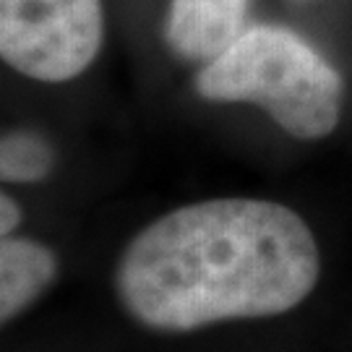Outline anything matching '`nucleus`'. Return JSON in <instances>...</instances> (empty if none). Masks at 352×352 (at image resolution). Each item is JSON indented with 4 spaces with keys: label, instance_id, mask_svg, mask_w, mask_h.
<instances>
[{
    "label": "nucleus",
    "instance_id": "nucleus-7",
    "mask_svg": "<svg viewBox=\"0 0 352 352\" xmlns=\"http://www.w3.org/2000/svg\"><path fill=\"white\" fill-rule=\"evenodd\" d=\"M19 219H21V209L19 204L13 201L11 196H0V230H3V238H11V232L19 227Z\"/></svg>",
    "mask_w": 352,
    "mask_h": 352
},
{
    "label": "nucleus",
    "instance_id": "nucleus-2",
    "mask_svg": "<svg viewBox=\"0 0 352 352\" xmlns=\"http://www.w3.org/2000/svg\"><path fill=\"white\" fill-rule=\"evenodd\" d=\"M196 91L209 102H248L295 139H324L342 113V78L300 34L251 26L222 55L204 63Z\"/></svg>",
    "mask_w": 352,
    "mask_h": 352
},
{
    "label": "nucleus",
    "instance_id": "nucleus-6",
    "mask_svg": "<svg viewBox=\"0 0 352 352\" xmlns=\"http://www.w3.org/2000/svg\"><path fill=\"white\" fill-rule=\"evenodd\" d=\"M52 146L39 133L16 131L0 141V175L8 183H37L52 170Z\"/></svg>",
    "mask_w": 352,
    "mask_h": 352
},
{
    "label": "nucleus",
    "instance_id": "nucleus-4",
    "mask_svg": "<svg viewBox=\"0 0 352 352\" xmlns=\"http://www.w3.org/2000/svg\"><path fill=\"white\" fill-rule=\"evenodd\" d=\"M248 0H170L164 37L186 60L209 63L245 32Z\"/></svg>",
    "mask_w": 352,
    "mask_h": 352
},
{
    "label": "nucleus",
    "instance_id": "nucleus-1",
    "mask_svg": "<svg viewBox=\"0 0 352 352\" xmlns=\"http://www.w3.org/2000/svg\"><path fill=\"white\" fill-rule=\"evenodd\" d=\"M321 274L308 222L266 199H209L157 217L126 245L115 289L157 331L266 318L300 305Z\"/></svg>",
    "mask_w": 352,
    "mask_h": 352
},
{
    "label": "nucleus",
    "instance_id": "nucleus-3",
    "mask_svg": "<svg viewBox=\"0 0 352 352\" xmlns=\"http://www.w3.org/2000/svg\"><path fill=\"white\" fill-rule=\"evenodd\" d=\"M102 0H0V55L37 81L84 74L102 47Z\"/></svg>",
    "mask_w": 352,
    "mask_h": 352
},
{
    "label": "nucleus",
    "instance_id": "nucleus-5",
    "mask_svg": "<svg viewBox=\"0 0 352 352\" xmlns=\"http://www.w3.org/2000/svg\"><path fill=\"white\" fill-rule=\"evenodd\" d=\"M55 253L37 240L3 238L0 243V316L11 321L52 285Z\"/></svg>",
    "mask_w": 352,
    "mask_h": 352
}]
</instances>
